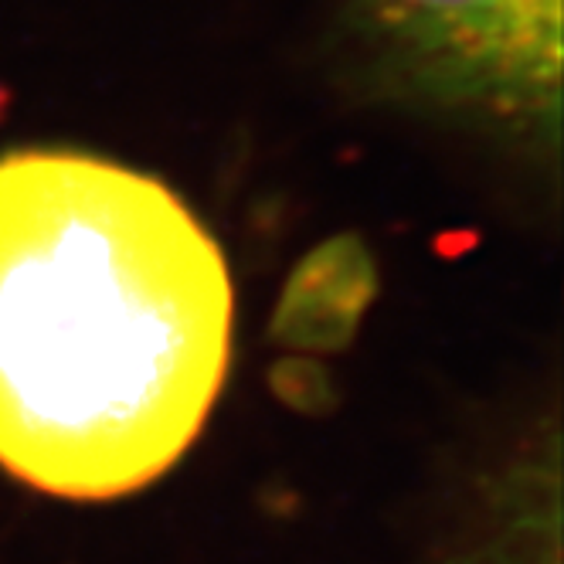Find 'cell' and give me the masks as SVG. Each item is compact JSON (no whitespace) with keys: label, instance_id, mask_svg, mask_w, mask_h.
Returning <instances> with one entry per match:
<instances>
[{"label":"cell","instance_id":"obj_2","mask_svg":"<svg viewBox=\"0 0 564 564\" xmlns=\"http://www.w3.org/2000/svg\"><path fill=\"white\" fill-rule=\"evenodd\" d=\"M412 86L523 130H554L561 0H347Z\"/></svg>","mask_w":564,"mask_h":564},{"label":"cell","instance_id":"obj_1","mask_svg":"<svg viewBox=\"0 0 564 564\" xmlns=\"http://www.w3.org/2000/svg\"><path fill=\"white\" fill-rule=\"evenodd\" d=\"M212 231L150 174L68 150L0 156V466L65 500L164 476L231 360Z\"/></svg>","mask_w":564,"mask_h":564}]
</instances>
